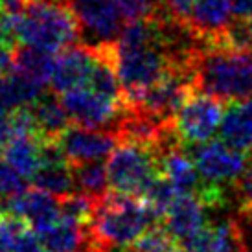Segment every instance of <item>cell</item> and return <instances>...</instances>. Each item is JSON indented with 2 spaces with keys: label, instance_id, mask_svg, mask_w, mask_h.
Returning <instances> with one entry per match:
<instances>
[{
  "label": "cell",
  "instance_id": "1",
  "mask_svg": "<svg viewBox=\"0 0 252 252\" xmlns=\"http://www.w3.org/2000/svg\"><path fill=\"white\" fill-rule=\"evenodd\" d=\"M195 89L223 103L252 99V50L214 46L195 61Z\"/></svg>",
  "mask_w": 252,
  "mask_h": 252
},
{
  "label": "cell",
  "instance_id": "2",
  "mask_svg": "<svg viewBox=\"0 0 252 252\" xmlns=\"http://www.w3.org/2000/svg\"><path fill=\"white\" fill-rule=\"evenodd\" d=\"M19 42L52 54L76 46L81 30L68 0H24L19 15Z\"/></svg>",
  "mask_w": 252,
  "mask_h": 252
},
{
  "label": "cell",
  "instance_id": "3",
  "mask_svg": "<svg viewBox=\"0 0 252 252\" xmlns=\"http://www.w3.org/2000/svg\"><path fill=\"white\" fill-rule=\"evenodd\" d=\"M158 221H162L158 214L140 197L109 189L96 204L89 226L96 239L105 245L131 247Z\"/></svg>",
  "mask_w": 252,
  "mask_h": 252
},
{
  "label": "cell",
  "instance_id": "4",
  "mask_svg": "<svg viewBox=\"0 0 252 252\" xmlns=\"http://www.w3.org/2000/svg\"><path fill=\"white\" fill-rule=\"evenodd\" d=\"M111 189L140 197L155 177L162 175L160 160L153 149L133 142H120L107 160Z\"/></svg>",
  "mask_w": 252,
  "mask_h": 252
},
{
  "label": "cell",
  "instance_id": "5",
  "mask_svg": "<svg viewBox=\"0 0 252 252\" xmlns=\"http://www.w3.org/2000/svg\"><path fill=\"white\" fill-rule=\"evenodd\" d=\"M223 114L224 109L221 99L199 91L193 92L173 118L184 147L210 142L219 131Z\"/></svg>",
  "mask_w": 252,
  "mask_h": 252
},
{
  "label": "cell",
  "instance_id": "6",
  "mask_svg": "<svg viewBox=\"0 0 252 252\" xmlns=\"http://www.w3.org/2000/svg\"><path fill=\"white\" fill-rule=\"evenodd\" d=\"M81 30V39L87 46L98 48L103 44L118 41L126 26V17L122 15L114 0H68Z\"/></svg>",
  "mask_w": 252,
  "mask_h": 252
},
{
  "label": "cell",
  "instance_id": "7",
  "mask_svg": "<svg viewBox=\"0 0 252 252\" xmlns=\"http://www.w3.org/2000/svg\"><path fill=\"white\" fill-rule=\"evenodd\" d=\"M64 109L74 126L89 129H111L116 131L124 114V101L101 96L89 87H79L63 94Z\"/></svg>",
  "mask_w": 252,
  "mask_h": 252
},
{
  "label": "cell",
  "instance_id": "8",
  "mask_svg": "<svg viewBox=\"0 0 252 252\" xmlns=\"http://www.w3.org/2000/svg\"><path fill=\"white\" fill-rule=\"evenodd\" d=\"M189 147H193L191 157L199 173L208 182L230 186L241 177L249 164L247 153L226 146L223 140H210Z\"/></svg>",
  "mask_w": 252,
  "mask_h": 252
},
{
  "label": "cell",
  "instance_id": "9",
  "mask_svg": "<svg viewBox=\"0 0 252 252\" xmlns=\"http://www.w3.org/2000/svg\"><path fill=\"white\" fill-rule=\"evenodd\" d=\"M66 158L72 166L109 158L120 144L116 131L111 129H89V127L72 126L59 138Z\"/></svg>",
  "mask_w": 252,
  "mask_h": 252
},
{
  "label": "cell",
  "instance_id": "10",
  "mask_svg": "<svg viewBox=\"0 0 252 252\" xmlns=\"http://www.w3.org/2000/svg\"><path fill=\"white\" fill-rule=\"evenodd\" d=\"M0 214L19 217L22 221H26L35 232L61 219L59 199L39 188H26L6 201H0Z\"/></svg>",
  "mask_w": 252,
  "mask_h": 252
},
{
  "label": "cell",
  "instance_id": "11",
  "mask_svg": "<svg viewBox=\"0 0 252 252\" xmlns=\"http://www.w3.org/2000/svg\"><path fill=\"white\" fill-rule=\"evenodd\" d=\"M98 52L87 44H76L63 50L56 59V68L50 79L52 91L56 94H64L68 91L89 87Z\"/></svg>",
  "mask_w": 252,
  "mask_h": 252
},
{
  "label": "cell",
  "instance_id": "12",
  "mask_svg": "<svg viewBox=\"0 0 252 252\" xmlns=\"http://www.w3.org/2000/svg\"><path fill=\"white\" fill-rule=\"evenodd\" d=\"M206 206L195 193H179L171 203L168 212L164 214V228L171 234L179 247L193 238L197 232L206 226Z\"/></svg>",
  "mask_w": 252,
  "mask_h": 252
},
{
  "label": "cell",
  "instance_id": "13",
  "mask_svg": "<svg viewBox=\"0 0 252 252\" xmlns=\"http://www.w3.org/2000/svg\"><path fill=\"white\" fill-rule=\"evenodd\" d=\"M230 0H195L189 24L206 44V50L219 46L226 26L232 22Z\"/></svg>",
  "mask_w": 252,
  "mask_h": 252
},
{
  "label": "cell",
  "instance_id": "14",
  "mask_svg": "<svg viewBox=\"0 0 252 252\" xmlns=\"http://www.w3.org/2000/svg\"><path fill=\"white\" fill-rule=\"evenodd\" d=\"M219 138L241 153L252 151V99L228 103L219 126Z\"/></svg>",
  "mask_w": 252,
  "mask_h": 252
},
{
  "label": "cell",
  "instance_id": "15",
  "mask_svg": "<svg viewBox=\"0 0 252 252\" xmlns=\"http://www.w3.org/2000/svg\"><path fill=\"white\" fill-rule=\"evenodd\" d=\"M158 160H160L162 175L175 186L179 193H195L199 189L203 177L184 146L164 153Z\"/></svg>",
  "mask_w": 252,
  "mask_h": 252
},
{
  "label": "cell",
  "instance_id": "16",
  "mask_svg": "<svg viewBox=\"0 0 252 252\" xmlns=\"http://www.w3.org/2000/svg\"><path fill=\"white\" fill-rule=\"evenodd\" d=\"M41 140H57L70 127V116L54 92H44L32 105Z\"/></svg>",
  "mask_w": 252,
  "mask_h": 252
},
{
  "label": "cell",
  "instance_id": "17",
  "mask_svg": "<svg viewBox=\"0 0 252 252\" xmlns=\"http://www.w3.org/2000/svg\"><path fill=\"white\" fill-rule=\"evenodd\" d=\"M56 54L52 52L19 44L13 50V70L28 77L30 81L44 87L52 79V74L56 68Z\"/></svg>",
  "mask_w": 252,
  "mask_h": 252
},
{
  "label": "cell",
  "instance_id": "18",
  "mask_svg": "<svg viewBox=\"0 0 252 252\" xmlns=\"http://www.w3.org/2000/svg\"><path fill=\"white\" fill-rule=\"evenodd\" d=\"M4 162L26 179H32L41 168V138L28 134L11 136L4 146Z\"/></svg>",
  "mask_w": 252,
  "mask_h": 252
},
{
  "label": "cell",
  "instance_id": "19",
  "mask_svg": "<svg viewBox=\"0 0 252 252\" xmlns=\"http://www.w3.org/2000/svg\"><path fill=\"white\" fill-rule=\"evenodd\" d=\"M44 252H77L87 238V226L59 219L54 224L37 232Z\"/></svg>",
  "mask_w": 252,
  "mask_h": 252
},
{
  "label": "cell",
  "instance_id": "20",
  "mask_svg": "<svg viewBox=\"0 0 252 252\" xmlns=\"http://www.w3.org/2000/svg\"><path fill=\"white\" fill-rule=\"evenodd\" d=\"M30 181L35 188L54 195L56 199H63L77 191L70 164H42Z\"/></svg>",
  "mask_w": 252,
  "mask_h": 252
},
{
  "label": "cell",
  "instance_id": "21",
  "mask_svg": "<svg viewBox=\"0 0 252 252\" xmlns=\"http://www.w3.org/2000/svg\"><path fill=\"white\" fill-rule=\"evenodd\" d=\"M72 171H74L77 191H83L87 195L94 197L96 201L109 193L111 182H109L107 164H103V160L76 164V166H72Z\"/></svg>",
  "mask_w": 252,
  "mask_h": 252
},
{
  "label": "cell",
  "instance_id": "22",
  "mask_svg": "<svg viewBox=\"0 0 252 252\" xmlns=\"http://www.w3.org/2000/svg\"><path fill=\"white\" fill-rule=\"evenodd\" d=\"M96 204L98 201L94 197L87 195L83 191H74L70 195L59 199V212L66 221H72L79 226H89L96 212Z\"/></svg>",
  "mask_w": 252,
  "mask_h": 252
},
{
  "label": "cell",
  "instance_id": "23",
  "mask_svg": "<svg viewBox=\"0 0 252 252\" xmlns=\"http://www.w3.org/2000/svg\"><path fill=\"white\" fill-rule=\"evenodd\" d=\"M177 195H179V191L175 189V186L164 175H158L147 184V188L142 191L140 199L149 204L162 219L164 214L168 212V208L171 206V203L177 199Z\"/></svg>",
  "mask_w": 252,
  "mask_h": 252
},
{
  "label": "cell",
  "instance_id": "24",
  "mask_svg": "<svg viewBox=\"0 0 252 252\" xmlns=\"http://www.w3.org/2000/svg\"><path fill=\"white\" fill-rule=\"evenodd\" d=\"M219 46H230L238 50H252V21L234 17L226 26Z\"/></svg>",
  "mask_w": 252,
  "mask_h": 252
},
{
  "label": "cell",
  "instance_id": "25",
  "mask_svg": "<svg viewBox=\"0 0 252 252\" xmlns=\"http://www.w3.org/2000/svg\"><path fill=\"white\" fill-rule=\"evenodd\" d=\"M118 4L122 15L126 21H142V19H153L155 15L166 9V6H158L153 0H114Z\"/></svg>",
  "mask_w": 252,
  "mask_h": 252
},
{
  "label": "cell",
  "instance_id": "26",
  "mask_svg": "<svg viewBox=\"0 0 252 252\" xmlns=\"http://www.w3.org/2000/svg\"><path fill=\"white\" fill-rule=\"evenodd\" d=\"M28 186V179L21 175L7 162L0 164V201H6L9 197L21 193Z\"/></svg>",
  "mask_w": 252,
  "mask_h": 252
},
{
  "label": "cell",
  "instance_id": "27",
  "mask_svg": "<svg viewBox=\"0 0 252 252\" xmlns=\"http://www.w3.org/2000/svg\"><path fill=\"white\" fill-rule=\"evenodd\" d=\"M17 24H19V15L9 11L7 7H0V42L13 50L21 44Z\"/></svg>",
  "mask_w": 252,
  "mask_h": 252
},
{
  "label": "cell",
  "instance_id": "28",
  "mask_svg": "<svg viewBox=\"0 0 252 252\" xmlns=\"http://www.w3.org/2000/svg\"><path fill=\"white\" fill-rule=\"evenodd\" d=\"M234 193H236V201H238L239 208H252V157L249 158L245 171L241 173L238 181L232 184Z\"/></svg>",
  "mask_w": 252,
  "mask_h": 252
},
{
  "label": "cell",
  "instance_id": "29",
  "mask_svg": "<svg viewBox=\"0 0 252 252\" xmlns=\"http://www.w3.org/2000/svg\"><path fill=\"white\" fill-rule=\"evenodd\" d=\"M164 4L168 7V11L173 17L181 19V21H188L191 17V9H193V4L195 0H164Z\"/></svg>",
  "mask_w": 252,
  "mask_h": 252
},
{
  "label": "cell",
  "instance_id": "30",
  "mask_svg": "<svg viewBox=\"0 0 252 252\" xmlns=\"http://www.w3.org/2000/svg\"><path fill=\"white\" fill-rule=\"evenodd\" d=\"M13 136V122H11V112L0 109V144L6 146V142Z\"/></svg>",
  "mask_w": 252,
  "mask_h": 252
},
{
  "label": "cell",
  "instance_id": "31",
  "mask_svg": "<svg viewBox=\"0 0 252 252\" xmlns=\"http://www.w3.org/2000/svg\"><path fill=\"white\" fill-rule=\"evenodd\" d=\"M230 4L234 17L252 21V0H230Z\"/></svg>",
  "mask_w": 252,
  "mask_h": 252
},
{
  "label": "cell",
  "instance_id": "32",
  "mask_svg": "<svg viewBox=\"0 0 252 252\" xmlns=\"http://www.w3.org/2000/svg\"><path fill=\"white\" fill-rule=\"evenodd\" d=\"M126 252H153V251H142V249H136V247H129ZM173 252H181V251H173Z\"/></svg>",
  "mask_w": 252,
  "mask_h": 252
},
{
  "label": "cell",
  "instance_id": "33",
  "mask_svg": "<svg viewBox=\"0 0 252 252\" xmlns=\"http://www.w3.org/2000/svg\"><path fill=\"white\" fill-rule=\"evenodd\" d=\"M0 158H4V147H2V144H0Z\"/></svg>",
  "mask_w": 252,
  "mask_h": 252
},
{
  "label": "cell",
  "instance_id": "34",
  "mask_svg": "<svg viewBox=\"0 0 252 252\" xmlns=\"http://www.w3.org/2000/svg\"><path fill=\"white\" fill-rule=\"evenodd\" d=\"M6 2H7V0H0V7H4V6H6Z\"/></svg>",
  "mask_w": 252,
  "mask_h": 252
}]
</instances>
